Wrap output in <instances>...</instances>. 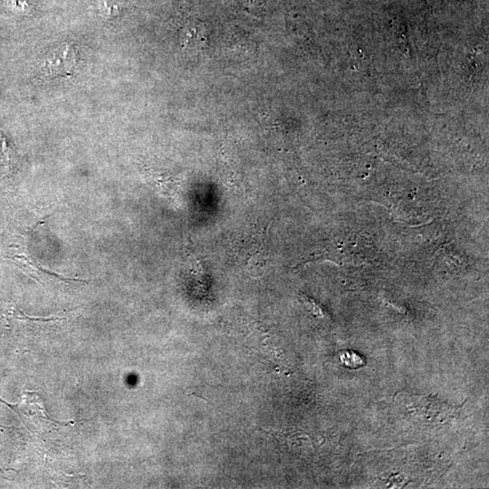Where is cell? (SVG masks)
Instances as JSON below:
<instances>
[{"label":"cell","mask_w":489,"mask_h":489,"mask_svg":"<svg viewBox=\"0 0 489 489\" xmlns=\"http://www.w3.org/2000/svg\"><path fill=\"white\" fill-rule=\"evenodd\" d=\"M76 64L78 52L75 46L64 44L49 53L40 66V73L47 79L69 76L72 75Z\"/></svg>","instance_id":"6da1fadb"},{"label":"cell","mask_w":489,"mask_h":489,"mask_svg":"<svg viewBox=\"0 0 489 489\" xmlns=\"http://www.w3.org/2000/svg\"><path fill=\"white\" fill-rule=\"evenodd\" d=\"M340 359L349 369H358L364 365V358L353 350H344L341 353Z\"/></svg>","instance_id":"7a4b0ae2"},{"label":"cell","mask_w":489,"mask_h":489,"mask_svg":"<svg viewBox=\"0 0 489 489\" xmlns=\"http://www.w3.org/2000/svg\"><path fill=\"white\" fill-rule=\"evenodd\" d=\"M0 156H1L3 164L8 170H12V163H13V157H12V152L8 145L4 137H0Z\"/></svg>","instance_id":"3957f363"}]
</instances>
